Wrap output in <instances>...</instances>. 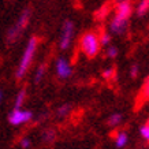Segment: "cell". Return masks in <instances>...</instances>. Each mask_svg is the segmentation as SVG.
I'll return each mask as SVG.
<instances>
[{
    "label": "cell",
    "instance_id": "6da1fadb",
    "mask_svg": "<svg viewBox=\"0 0 149 149\" xmlns=\"http://www.w3.org/2000/svg\"><path fill=\"white\" fill-rule=\"evenodd\" d=\"M81 49L88 58H95L100 51L99 36L93 32L85 33L81 38Z\"/></svg>",
    "mask_w": 149,
    "mask_h": 149
},
{
    "label": "cell",
    "instance_id": "7a4b0ae2",
    "mask_svg": "<svg viewBox=\"0 0 149 149\" xmlns=\"http://www.w3.org/2000/svg\"><path fill=\"white\" fill-rule=\"evenodd\" d=\"M37 38L36 37H32L29 42H27V47L25 52L22 55V59H21V63H19V67L17 70V78H22L25 75V72L27 71V68L32 63V59L34 56V52H36V48H37Z\"/></svg>",
    "mask_w": 149,
    "mask_h": 149
},
{
    "label": "cell",
    "instance_id": "3957f363",
    "mask_svg": "<svg viewBox=\"0 0 149 149\" xmlns=\"http://www.w3.org/2000/svg\"><path fill=\"white\" fill-rule=\"evenodd\" d=\"M30 14H32L30 8L23 10V13L21 14V17H19L18 22L15 23V26H13L8 30V33H7V38H8L10 42H13V41L17 40V38L19 37V34H21V32H22L23 29L27 26L29 19H30Z\"/></svg>",
    "mask_w": 149,
    "mask_h": 149
},
{
    "label": "cell",
    "instance_id": "277c9868",
    "mask_svg": "<svg viewBox=\"0 0 149 149\" xmlns=\"http://www.w3.org/2000/svg\"><path fill=\"white\" fill-rule=\"evenodd\" d=\"M33 113L30 111H22V109H15L14 108L11 111V113L8 115V122L11 125H22V123H26L32 119Z\"/></svg>",
    "mask_w": 149,
    "mask_h": 149
},
{
    "label": "cell",
    "instance_id": "5b68a950",
    "mask_svg": "<svg viewBox=\"0 0 149 149\" xmlns=\"http://www.w3.org/2000/svg\"><path fill=\"white\" fill-rule=\"evenodd\" d=\"M74 33V23L71 21H66L63 26V33H62V38H60V48L62 49H67L70 44H71V37Z\"/></svg>",
    "mask_w": 149,
    "mask_h": 149
},
{
    "label": "cell",
    "instance_id": "8992f818",
    "mask_svg": "<svg viewBox=\"0 0 149 149\" xmlns=\"http://www.w3.org/2000/svg\"><path fill=\"white\" fill-rule=\"evenodd\" d=\"M133 13V7L129 1H119L116 4V18L123 19V21H127V18L131 15Z\"/></svg>",
    "mask_w": 149,
    "mask_h": 149
},
{
    "label": "cell",
    "instance_id": "52a82bcc",
    "mask_svg": "<svg viewBox=\"0 0 149 149\" xmlns=\"http://www.w3.org/2000/svg\"><path fill=\"white\" fill-rule=\"evenodd\" d=\"M56 71L60 78H68L71 75V67L64 58H59L56 62Z\"/></svg>",
    "mask_w": 149,
    "mask_h": 149
},
{
    "label": "cell",
    "instance_id": "ba28073f",
    "mask_svg": "<svg viewBox=\"0 0 149 149\" xmlns=\"http://www.w3.org/2000/svg\"><path fill=\"white\" fill-rule=\"evenodd\" d=\"M127 27V21H123V19H119L116 17H113L112 22L109 25V29H111V32L116 33V34H120L126 30Z\"/></svg>",
    "mask_w": 149,
    "mask_h": 149
},
{
    "label": "cell",
    "instance_id": "9c48e42d",
    "mask_svg": "<svg viewBox=\"0 0 149 149\" xmlns=\"http://www.w3.org/2000/svg\"><path fill=\"white\" fill-rule=\"evenodd\" d=\"M146 100H149V77L146 78L145 84L142 85L140 96H138V101H146Z\"/></svg>",
    "mask_w": 149,
    "mask_h": 149
},
{
    "label": "cell",
    "instance_id": "30bf717a",
    "mask_svg": "<svg viewBox=\"0 0 149 149\" xmlns=\"http://www.w3.org/2000/svg\"><path fill=\"white\" fill-rule=\"evenodd\" d=\"M148 10H149V0H144V1H141L140 4H138L137 14L140 17H142V15H145V14L148 13Z\"/></svg>",
    "mask_w": 149,
    "mask_h": 149
},
{
    "label": "cell",
    "instance_id": "8fae6325",
    "mask_svg": "<svg viewBox=\"0 0 149 149\" xmlns=\"http://www.w3.org/2000/svg\"><path fill=\"white\" fill-rule=\"evenodd\" d=\"M116 146L118 148H122V146H125V145L127 144V134L125 133V131H122V133H119L116 136Z\"/></svg>",
    "mask_w": 149,
    "mask_h": 149
},
{
    "label": "cell",
    "instance_id": "7c38bea8",
    "mask_svg": "<svg viewBox=\"0 0 149 149\" xmlns=\"http://www.w3.org/2000/svg\"><path fill=\"white\" fill-rule=\"evenodd\" d=\"M25 97H26V92H25V89H22L17 96V100H15V109H21V105L25 101Z\"/></svg>",
    "mask_w": 149,
    "mask_h": 149
},
{
    "label": "cell",
    "instance_id": "4fadbf2b",
    "mask_svg": "<svg viewBox=\"0 0 149 149\" xmlns=\"http://www.w3.org/2000/svg\"><path fill=\"white\" fill-rule=\"evenodd\" d=\"M120 120H122V115L120 113H112L108 119V125L109 126H116V125L120 123Z\"/></svg>",
    "mask_w": 149,
    "mask_h": 149
},
{
    "label": "cell",
    "instance_id": "5bb4252c",
    "mask_svg": "<svg viewBox=\"0 0 149 149\" xmlns=\"http://www.w3.org/2000/svg\"><path fill=\"white\" fill-rule=\"evenodd\" d=\"M141 136L144 137L145 140L149 142V120L146 123H145L144 126L141 127Z\"/></svg>",
    "mask_w": 149,
    "mask_h": 149
},
{
    "label": "cell",
    "instance_id": "9a60e30c",
    "mask_svg": "<svg viewBox=\"0 0 149 149\" xmlns=\"http://www.w3.org/2000/svg\"><path fill=\"white\" fill-rule=\"evenodd\" d=\"M99 41H100V47L101 45H108V42L111 41V37H109L108 33H103V36L99 37Z\"/></svg>",
    "mask_w": 149,
    "mask_h": 149
},
{
    "label": "cell",
    "instance_id": "2e32d148",
    "mask_svg": "<svg viewBox=\"0 0 149 149\" xmlns=\"http://www.w3.org/2000/svg\"><path fill=\"white\" fill-rule=\"evenodd\" d=\"M42 138H44V141H47V142H51V141L55 138V133H54L52 130L44 131V134H42Z\"/></svg>",
    "mask_w": 149,
    "mask_h": 149
},
{
    "label": "cell",
    "instance_id": "e0dca14e",
    "mask_svg": "<svg viewBox=\"0 0 149 149\" xmlns=\"http://www.w3.org/2000/svg\"><path fill=\"white\" fill-rule=\"evenodd\" d=\"M44 72H45V67H44V66H40L38 70H37V72H36V77H34L36 82L41 81V78H42V75H44Z\"/></svg>",
    "mask_w": 149,
    "mask_h": 149
},
{
    "label": "cell",
    "instance_id": "ac0fdd59",
    "mask_svg": "<svg viewBox=\"0 0 149 149\" xmlns=\"http://www.w3.org/2000/svg\"><path fill=\"white\" fill-rule=\"evenodd\" d=\"M68 111H70V105H62V107L58 109V115L59 116H64V115L68 113Z\"/></svg>",
    "mask_w": 149,
    "mask_h": 149
},
{
    "label": "cell",
    "instance_id": "d6986e66",
    "mask_svg": "<svg viewBox=\"0 0 149 149\" xmlns=\"http://www.w3.org/2000/svg\"><path fill=\"white\" fill-rule=\"evenodd\" d=\"M107 55H108L109 58H116V55H118V49L115 48V47H109L108 51H107Z\"/></svg>",
    "mask_w": 149,
    "mask_h": 149
},
{
    "label": "cell",
    "instance_id": "ffe728a7",
    "mask_svg": "<svg viewBox=\"0 0 149 149\" xmlns=\"http://www.w3.org/2000/svg\"><path fill=\"white\" fill-rule=\"evenodd\" d=\"M130 75L133 78H137V75H138V66H137V64L131 66V68H130Z\"/></svg>",
    "mask_w": 149,
    "mask_h": 149
},
{
    "label": "cell",
    "instance_id": "44dd1931",
    "mask_svg": "<svg viewBox=\"0 0 149 149\" xmlns=\"http://www.w3.org/2000/svg\"><path fill=\"white\" fill-rule=\"evenodd\" d=\"M113 75V68H107V70H104V72H103V77L104 78H111Z\"/></svg>",
    "mask_w": 149,
    "mask_h": 149
},
{
    "label": "cell",
    "instance_id": "7402d4cb",
    "mask_svg": "<svg viewBox=\"0 0 149 149\" xmlns=\"http://www.w3.org/2000/svg\"><path fill=\"white\" fill-rule=\"evenodd\" d=\"M21 146L22 148H29L30 146V140L29 138H22L21 140Z\"/></svg>",
    "mask_w": 149,
    "mask_h": 149
},
{
    "label": "cell",
    "instance_id": "603a6c76",
    "mask_svg": "<svg viewBox=\"0 0 149 149\" xmlns=\"http://www.w3.org/2000/svg\"><path fill=\"white\" fill-rule=\"evenodd\" d=\"M0 100H1V93H0Z\"/></svg>",
    "mask_w": 149,
    "mask_h": 149
}]
</instances>
